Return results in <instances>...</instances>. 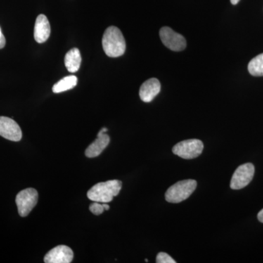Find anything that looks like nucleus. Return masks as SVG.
I'll list each match as a JSON object with an SVG mask.
<instances>
[{"label":"nucleus","instance_id":"1","mask_svg":"<svg viewBox=\"0 0 263 263\" xmlns=\"http://www.w3.org/2000/svg\"><path fill=\"white\" fill-rule=\"evenodd\" d=\"M122 187V182L119 180H110L105 182L97 183L90 189L87 197L93 202H111L117 196Z\"/></svg>","mask_w":263,"mask_h":263},{"label":"nucleus","instance_id":"2","mask_svg":"<svg viewBox=\"0 0 263 263\" xmlns=\"http://www.w3.org/2000/svg\"><path fill=\"white\" fill-rule=\"evenodd\" d=\"M103 47L105 54L116 58L122 56L126 50V42L120 29L117 27H108L103 37Z\"/></svg>","mask_w":263,"mask_h":263},{"label":"nucleus","instance_id":"3","mask_svg":"<svg viewBox=\"0 0 263 263\" xmlns=\"http://www.w3.org/2000/svg\"><path fill=\"white\" fill-rule=\"evenodd\" d=\"M197 183L195 180L186 179L172 185L165 193L166 201L179 203L186 200L196 190Z\"/></svg>","mask_w":263,"mask_h":263},{"label":"nucleus","instance_id":"4","mask_svg":"<svg viewBox=\"0 0 263 263\" xmlns=\"http://www.w3.org/2000/svg\"><path fill=\"white\" fill-rule=\"evenodd\" d=\"M203 148V143L200 140H186L175 145L173 153L185 160H193L201 155Z\"/></svg>","mask_w":263,"mask_h":263},{"label":"nucleus","instance_id":"5","mask_svg":"<svg viewBox=\"0 0 263 263\" xmlns=\"http://www.w3.org/2000/svg\"><path fill=\"white\" fill-rule=\"evenodd\" d=\"M37 200L38 193L34 189H26L21 191L15 198L19 215L22 217L28 216L37 205Z\"/></svg>","mask_w":263,"mask_h":263},{"label":"nucleus","instance_id":"6","mask_svg":"<svg viewBox=\"0 0 263 263\" xmlns=\"http://www.w3.org/2000/svg\"><path fill=\"white\" fill-rule=\"evenodd\" d=\"M254 166L252 163H246L235 170L230 181L232 190H240L246 187L253 179Z\"/></svg>","mask_w":263,"mask_h":263},{"label":"nucleus","instance_id":"7","mask_svg":"<svg viewBox=\"0 0 263 263\" xmlns=\"http://www.w3.org/2000/svg\"><path fill=\"white\" fill-rule=\"evenodd\" d=\"M160 36L162 43L170 50L181 51L186 48V41L185 38L168 27L161 28Z\"/></svg>","mask_w":263,"mask_h":263},{"label":"nucleus","instance_id":"8","mask_svg":"<svg viewBox=\"0 0 263 263\" xmlns=\"http://www.w3.org/2000/svg\"><path fill=\"white\" fill-rule=\"evenodd\" d=\"M0 136L9 141L18 142L22 140V132L13 119L0 117Z\"/></svg>","mask_w":263,"mask_h":263},{"label":"nucleus","instance_id":"9","mask_svg":"<svg viewBox=\"0 0 263 263\" xmlns=\"http://www.w3.org/2000/svg\"><path fill=\"white\" fill-rule=\"evenodd\" d=\"M73 252L65 245L57 246L50 250L44 257L46 263H70L73 259Z\"/></svg>","mask_w":263,"mask_h":263},{"label":"nucleus","instance_id":"10","mask_svg":"<svg viewBox=\"0 0 263 263\" xmlns=\"http://www.w3.org/2000/svg\"><path fill=\"white\" fill-rule=\"evenodd\" d=\"M160 81L152 78L142 84L139 91L140 98L144 103H150L160 92Z\"/></svg>","mask_w":263,"mask_h":263},{"label":"nucleus","instance_id":"11","mask_svg":"<svg viewBox=\"0 0 263 263\" xmlns=\"http://www.w3.org/2000/svg\"><path fill=\"white\" fill-rule=\"evenodd\" d=\"M51 34V27L47 17L43 14L38 15L34 29V40L38 43L46 42Z\"/></svg>","mask_w":263,"mask_h":263},{"label":"nucleus","instance_id":"12","mask_svg":"<svg viewBox=\"0 0 263 263\" xmlns=\"http://www.w3.org/2000/svg\"><path fill=\"white\" fill-rule=\"evenodd\" d=\"M110 141V137L105 133L98 134V138L86 148L85 155L89 158L98 157L108 146Z\"/></svg>","mask_w":263,"mask_h":263},{"label":"nucleus","instance_id":"13","mask_svg":"<svg viewBox=\"0 0 263 263\" xmlns=\"http://www.w3.org/2000/svg\"><path fill=\"white\" fill-rule=\"evenodd\" d=\"M66 68L70 72H76L79 70L81 64V52L79 48H74L67 52L65 57Z\"/></svg>","mask_w":263,"mask_h":263},{"label":"nucleus","instance_id":"14","mask_svg":"<svg viewBox=\"0 0 263 263\" xmlns=\"http://www.w3.org/2000/svg\"><path fill=\"white\" fill-rule=\"evenodd\" d=\"M78 83V78L75 76H66L53 85L52 90L53 93H61L73 89Z\"/></svg>","mask_w":263,"mask_h":263},{"label":"nucleus","instance_id":"15","mask_svg":"<svg viewBox=\"0 0 263 263\" xmlns=\"http://www.w3.org/2000/svg\"><path fill=\"white\" fill-rule=\"evenodd\" d=\"M249 73L253 76H263V53L254 57L248 65Z\"/></svg>","mask_w":263,"mask_h":263},{"label":"nucleus","instance_id":"16","mask_svg":"<svg viewBox=\"0 0 263 263\" xmlns=\"http://www.w3.org/2000/svg\"><path fill=\"white\" fill-rule=\"evenodd\" d=\"M156 262L157 263H176V261L174 260L169 254L164 253V252H160L157 254V258H156Z\"/></svg>","mask_w":263,"mask_h":263},{"label":"nucleus","instance_id":"17","mask_svg":"<svg viewBox=\"0 0 263 263\" xmlns=\"http://www.w3.org/2000/svg\"><path fill=\"white\" fill-rule=\"evenodd\" d=\"M90 212L94 214L95 215H100L103 214L105 209H104L103 204L99 202H92L89 206Z\"/></svg>","mask_w":263,"mask_h":263},{"label":"nucleus","instance_id":"18","mask_svg":"<svg viewBox=\"0 0 263 263\" xmlns=\"http://www.w3.org/2000/svg\"><path fill=\"white\" fill-rule=\"evenodd\" d=\"M5 44H6V40H5L4 34L2 32L1 27H0V49L4 48Z\"/></svg>","mask_w":263,"mask_h":263},{"label":"nucleus","instance_id":"19","mask_svg":"<svg viewBox=\"0 0 263 263\" xmlns=\"http://www.w3.org/2000/svg\"><path fill=\"white\" fill-rule=\"evenodd\" d=\"M257 218H258V220L260 221V222L263 223V209L259 212Z\"/></svg>","mask_w":263,"mask_h":263},{"label":"nucleus","instance_id":"20","mask_svg":"<svg viewBox=\"0 0 263 263\" xmlns=\"http://www.w3.org/2000/svg\"><path fill=\"white\" fill-rule=\"evenodd\" d=\"M103 205L105 211H108L110 209V206L107 204V202H103Z\"/></svg>","mask_w":263,"mask_h":263},{"label":"nucleus","instance_id":"21","mask_svg":"<svg viewBox=\"0 0 263 263\" xmlns=\"http://www.w3.org/2000/svg\"><path fill=\"white\" fill-rule=\"evenodd\" d=\"M230 2H231L232 4L233 5H237L239 3L240 0H230Z\"/></svg>","mask_w":263,"mask_h":263},{"label":"nucleus","instance_id":"22","mask_svg":"<svg viewBox=\"0 0 263 263\" xmlns=\"http://www.w3.org/2000/svg\"><path fill=\"white\" fill-rule=\"evenodd\" d=\"M145 261H146V262H148V259H145Z\"/></svg>","mask_w":263,"mask_h":263}]
</instances>
